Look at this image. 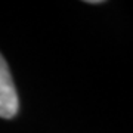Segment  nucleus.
Returning <instances> with one entry per match:
<instances>
[{"instance_id": "nucleus-1", "label": "nucleus", "mask_w": 133, "mask_h": 133, "mask_svg": "<svg viewBox=\"0 0 133 133\" xmlns=\"http://www.w3.org/2000/svg\"><path fill=\"white\" fill-rule=\"evenodd\" d=\"M18 108V93L15 89L8 62L0 53V117L2 118H12L16 115Z\"/></svg>"}]
</instances>
